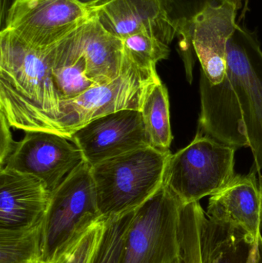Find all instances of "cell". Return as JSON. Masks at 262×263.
<instances>
[{"mask_svg": "<svg viewBox=\"0 0 262 263\" xmlns=\"http://www.w3.org/2000/svg\"><path fill=\"white\" fill-rule=\"evenodd\" d=\"M198 131L235 148L249 147L262 168V50L256 32L237 26L220 84L200 79Z\"/></svg>", "mask_w": 262, "mask_h": 263, "instance_id": "cell-1", "label": "cell"}, {"mask_svg": "<svg viewBox=\"0 0 262 263\" xmlns=\"http://www.w3.org/2000/svg\"><path fill=\"white\" fill-rule=\"evenodd\" d=\"M52 48L35 49L9 31L0 32V109L11 127L58 134L61 101Z\"/></svg>", "mask_w": 262, "mask_h": 263, "instance_id": "cell-2", "label": "cell"}, {"mask_svg": "<svg viewBox=\"0 0 262 263\" xmlns=\"http://www.w3.org/2000/svg\"><path fill=\"white\" fill-rule=\"evenodd\" d=\"M170 151L138 148L91 167L103 219L133 211L163 185Z\"/></svg>", "mask_w": 262, "mask_h": 263, "instance_id": "cell-3", "label": "cell"}, {"mask_svg": "<svg viewBox=\"0 0 262 263\" xmlns=\"http://www.w3.org/2000/svg\"><path fill=\"white\" fill-rule=\"evenodd\" d=\"M183 204L163 184L135 209L125 235L120 263H178Z\"/></svg>", "mask_w": 262, "mask_h": 263, "instance_id": "cell-4", "label": "cell"}, {"mask_svg": "<svg viewBox=\"0 0 262 263\" xmlns=\"http://www.w3.org/2000/svg\"><path fill=\"white\" fill-rule=\"evenodd\" d=\"M100 219L91 166L84 162L51 193L42 224V262H55Z\"/></svg>", "mask_w": 262, "mask_h": 263, "instance_id": "cell-5", "label": "cell"}, {"mask_svg": "<svg viewBox=\"0 0 262 263\" xmlns=\"http://www.w3.org/2000/svg\"><path fill=\"white\" fill-rule=\"evenodd\" d=\"M236 149L198 130L189 145L171 155L163 184L183 205L199 202L233 179Z\"/></svg>", "mask_w": 262, "mask_h": 263, "instance_id": "cell-6", "label": "cell"}, {"mask_svg": "<svg viewBox=\"0 0 262 263\" xmlns=\"http://www.w3.org/2000/svg\"><path fill=\"white\" fill-rule=\"evenodd\" d=\"M241 0H206L192 18L177 29L180 53L186 77L192 82L195 58L201 63V77L211 85L220 84L226 72L228 41L235 32Z\"/></svg>", "mask_w": 262, "mask_h": 263, "instance_id": "cell-7", "label": "cell"}, {"mask_svg": "<svg viewBox=\"0 0 262 263\" xmlns=\"http://www.w3.org/2000/svg\"><path fill=\"white\" fill-rule=\"evenodd\" d=\"M159 80L156 69H143L124 54L123 70L118 78L60 103L58 134L69 137L92 120L118 111H140L148 89Z\"/></svg>", "mask_w": 262, "mask_h": 263, "instance_id": "cell-8", "label": "cell"}, {"mask_svg": "<svg viewBox=\"0 0 262 263\" xmlns=\"http://www.w3.org/2000/svg\"><path fill=\"white\" fill-rule=\"evenodd\" d=\"M90 15V9L75 0H18L5 30L31 47L48 49L75 32Z\"/></svg>", "mask_w": 262, "mask_h": 263, "instance_id": "cell-9", "label": "cell"}, {"mask_svg": "<svg viewBox=\"0 0 262 263\" xmlns=\"http://www.w3.org/2000/svg\"><path fill=\"white\" fill-rule=\"evenodd\" d=\"M84 162L81 150L69 138L50 132L28 131L16 142L3 168L38 178L52 193Z\"/></svg>", "mask_w": 262, "mask_h": 263, "instance_id": "cell-10", "label": "cell"}, {"mask_svg": "<svg viewBox=\"0 0 262 263\" xmlns=\"http://www.w3.org/2000/svg\"><path fill=\"white\" fill-rule=\"evenodd\" d=\"M91 167L149 146L141 112L124 109L92 120L69 136ZM151 146V145H150Z\"/></svg>", "mask_w": 262, "mask_h": 263, "instance_id": "cell-11", "label": "cell"}, {"mask_svg": "<svg viewBox=\"0 0 262 263\" xmlns=\"http://www.w3.org/2000/svg\"><path fill=\"white\" fill-rule=\"evenodd\" d=\"M89 9L105 29L121 40L145 32L169 46L177 35L166 0H107Z\"/></svg>", "mask_w": 262, "mask_h": 263, "instance_id": "cell-12", "label": "cell"}, {"mask_svg": "<svg viewBox=\"0 0 262 263\" xmlns=\"http://www.w3.org/2000/svg\"><path fill=\"white\" fill-rule=\"evenodd\" d=\"M253 168L247 175H235L223 190L211 196L208 218L246 233L262 237V182Z\"/></svg>", "mask_w": 262, "mask_h": 263, "instance_id": "cell-13", "label": "cell"}, {"mask_svg": "<svg viewBox=\"0 0 262 263\" xmlns=\"http://www.w3.org/2000/svg\"><path fill=\"white\" fill-rule=\"evenodd\" d=\"M51 193L40 179L0 170V230H24L43 222Z\"/></svg>", "mask_w": 262, "mask_h": 263, "instance_id": "cell-14", "label": "cell"}, {"mask_svg": "<svg viewBox=\"0 0 262 263\" xmlns=\"http://www.w3.org/2000/svg\"><path fill=\"white\" fill-rule=\"evenodd\" d=\"M78 44L86 61V74L96 84L109 83L121 75L123 40L105 29L92 13L78 29Z\"/></svg>", "mask_w": 262, "mask_h": 263, "instance_id": "cell-15", "label": "cell"}, {"mask_svg": "<svg viewBox=\"0 0 262 263\" xmlns=\"http://www.w3.org/2000/svg\"><path fill=\"white\" fill-rule=\"evenodd\" d=\"M203 263H262V237L252 239L243 232L211 220H201Z\"/></svg>", "mask_w": 262, "mask_h": 263, "instance_id": "cell-16", "label": "cell"}, {"mask_svg": "<svg viewBox=\"0 0 262 263\" xmlns=\"http://www.w3.org/2000/svg\"><path fill=\"white\" fill-rule=\"evenodd\" d=\"M151 146L169 152L173 136L169 111V93L161 80L148 89L140 109Z\"/></svg>", "mask_w": 262, "mask_h": 263, "instance_id": "cell-17", "label": "cell"}, {"mask_svg": "<svg viewBox=\"0 0 262 263\" xmlns=\"http://www.w3.org/2000/svg\"><path fill=\"white\" fill-rule=\"evenodd\" d=\"M42 224L24 230H0V263H41Z\"/></svg>", "mask_w": 262, "mask_h": 263, "instance_id": "cell-18", "label": "cell"}, {"mask_svg": "<svg viewBox=\"0 0 262 263\" xmlns=\"http://www.w3.org/2000/svg\"><path fill=\"white\" fill-rule=\"evenodd\" d=\"M123 40L125 55L143 69H156L157 63L170 54L169 45L149 33L134 34Z\"/></svg>", "mask_w": 262, "mask_h": 263, "instance_id": "cell-19", "label": "cell"}, {"mask_svg": "<svg viewBox=\"0 0 262 263\" xmlns=\"http://www.w3.org/2000/svg\"><path fill=\"white\" fill-rule=\"evenodd\" d=\"M133 211L105 219L103 235L90 263H120L125 235Z\"/></svg>", "mask_w": 262, "mask_h": 263, "instance_id": "cell-20", "label": "cell"}, {"mask_svg": "<svg viewBox=\"0 0 262 263\" xmlns=\"http://www.w3.org/2000/svg\"><path fill=\"white\" fill-rule=\"evenodd\" d=\"M105 219H100L82 233L54 263H90L104 230Z\"/></svg>", "mask_w": 262, "mask_h": 263, "instance_id": "cell-21", "label": "cell"}, {"mask_svg": "<svg viewBox=\"0 0 262 263\" xmlns=\"http://www.w3.org/2000/svg\"><path fill=\"white\" fill-rule=\"evenodd\" d=\"M10 125L8 123L6 117L1 112V138H0V162L1 168H3L6 160L12 154L16 142L12 139L10 131Z\"/></svg>", "mask_w": 262, "mask_h": 263, "instance_id": "cell-22", "label": "cell"}, {"mask_svg": "<svg viewBox=\"0 0 262 263\" xmlns=\"http://www.w3.org/2000/svg\"><path fill=\"white\" fill-rule=\"evenodd\" d=\"M18 0H0V32L5 30L11 11Z\"/></svg>", "mask_w": 262, "mask_h": 263, "instance_id": "cell-23", "label": "cell"}, {"mask_svg": "<svg viewBox=\"0 0 262 263\" xmlns=\"http://www.w3.org/2000/svg\"><path fill=\"white\" fill-rule=\"evenodd\" d=\"M75 1L81 4L82 6L88 8V9H92V8L95 7L101 3L107 1V0H75Z\"/></svg>", "mask_w": 262, "mask_h": 263, "instance_id": "cell-24", "label": "cell"}, {"mask_svg": "<svg viewBox=\"0 0 262 263\" xmlns=\"http://www.w3.org/2000/svg\"><path fill=\"white\" fill-rule=\"evenodd\" d=\"M178 263H184V262H183V259H182V258H181V259H180L179 262H178Z\"/></svg>", "mask_w": 262, "mask_h": 263, "instance_id": "cell-25", "label": "cell"}, {"mask_svg": "<svg viewBox=\"0 0 262 263\" xmlns=\"http://www.w3.org/2000/svg\"><path fill=\"white\" fill-rule=\"evenodd\" d=\"M41 263H46V262H41ZM52 263H54V262H52Z\"/></svg>", "mask_w": 262, "mask_h": 263, "instance_id": "cell-26", "label": "cell"}]
</instances>
